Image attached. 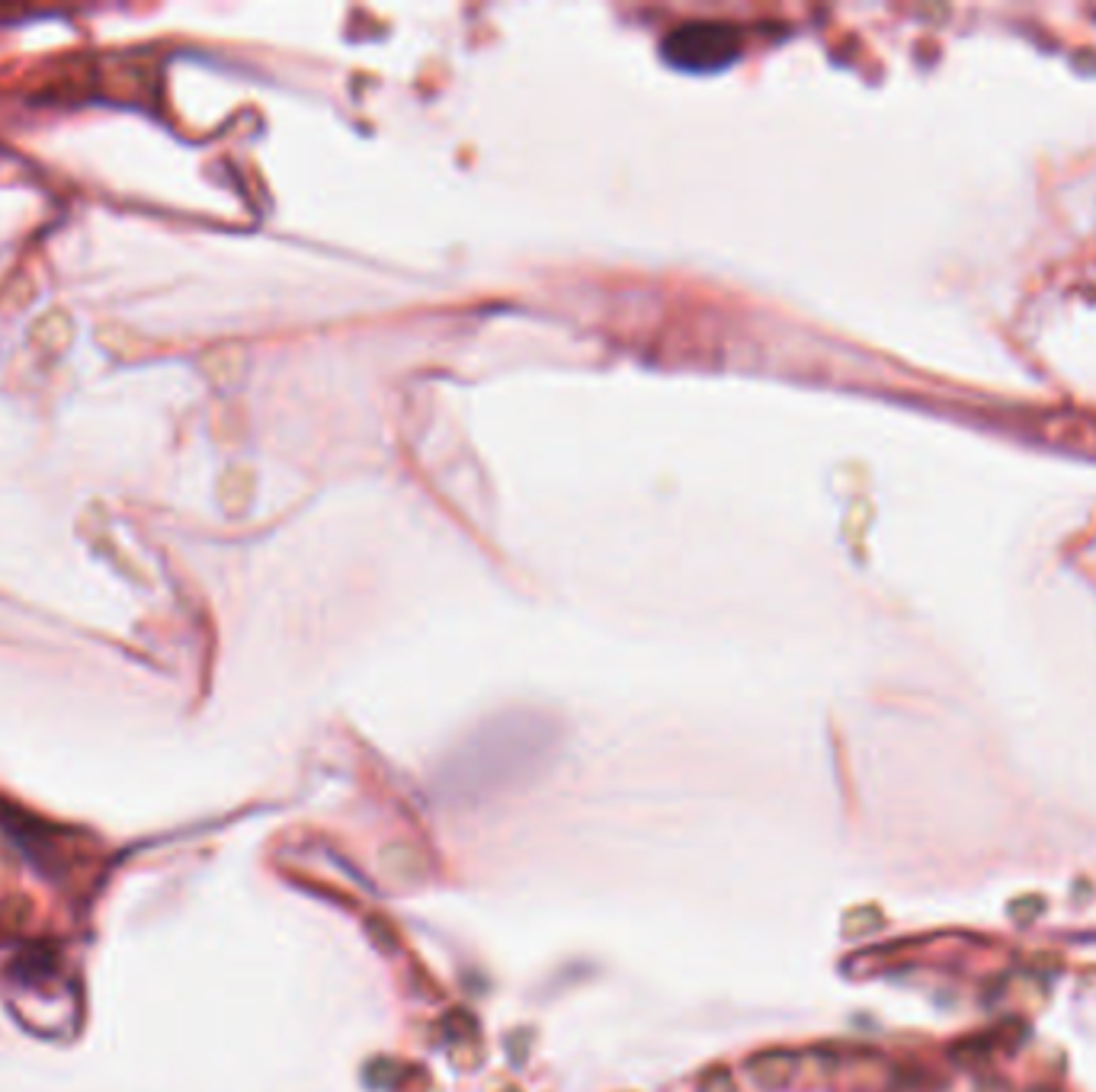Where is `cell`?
Segmentation results:
<instances>
[{"label": "cell", "mask_w": 1096, "mask_h": 1092, "mask_svg": "<svg viewBox=\"0 0 1096 1092\" xmlns=\"http://www.w3.org/2000/svg\"><path fill=\"white\" fill-rule=\"evenodd\" d=\"M798 1070V1058L789 1051H764L747 1060V1073L764 1090H783Z\"/></svg>", "instance_id": "4"}, {"label": "cell", "mask_w": 1096, "mask_h": 1092, "mask_svg": "<svg viewBox=\"0 0 1096 1092\" xmlns=\"http://www.w3.org/2000/svg\"><path fill=\"white\" fill-rule=\"evenodd\" d=\"M500 1092H520L517 1086H507V1090H500Z\"/></svg>", "instance_id": "9"}, {"label": "cell", "mask_w": 1096, "mask_h": 1092, "mask_svg": "<svg viewBox=\"0 0 1096 1092\" xmlns=\"http://www.w3.org/2000/svg\"><path fill=\"white\" fill-rule=\"evenodd\" d=\"M661 52L667 62L680 71L709 74V71L728 67L737 58L741 39L725 23H687V26H677L673 33H667Z\"/></svg>", "instance_id": "2"}, {"label": "cell", "mask_w": 1096, "mask_h": 1092, "mask_svg": "<svg viewBox=\"0 0 1096 1092\" xmlns=\"http://www.w3.org/2000/svg\"><path fill=\"white\" fill-rule=\"evenodd\" d=\"M365 929H369V935H372V942L379 945V949H385V952H392L395 945H398V929L392 927L385 917H375V913H369V920H365Z\"/></svg>", "instance_id": "6"}, {"label": "cell", "mask_w": 1096, "mask_h": 1092, "mask_svg": "<svg viewBox=\"0 0 1096 1092\" xmlns=\"http://www.w3.org/2000/svg\"><path fill=\"white\" fill-rule=\"evenodd\" d=\"M558 750V730L542 715H503L468 734L453 750L439 775L436 794L453 807H478L498 794L523 789Z\"/></svg>", "instance_id": "1"}, {"label": "cell", "mask_w": 1096, "mask_h": 1092, "mask_svg": "<svg viewBox=\"0 0 1096 1092\" xmlns=\"http://www.w3.org/2000/svg\"><path fill=\"white\" fill-rule=\"evenodd\" d=\"M443 1028H446V1035L456 1038V1041H471V1035H475V1016L466 1013V1009H453V1013H446Z\"/></svg>", "instance_id": "7"}, {"label": "cell", "mask_w": 1096, "mask_h": 1092, "mask_svg": "<svg viewBox=\"0 0 1096 1092\" xmlns=\"http://www.w3.org/2000/svg\"><path fill=\"white\" fill-rule=\"evenodd\" d=\"M702 1092H737L734 1080L725 1067H712L705 1077H702Z\"/></svg>", "instance_id": "8"}, {"label": "cell", "mask_w": 1096, "mask_h": 1092, "mask_svg": "<svg viewBox=\"0 0 1096 1092\" xmlns=\"http://www.w3.org/2000/svg\"><path fill=\"white\" fill-rule=\"evenodd\" d=\"M404 1073H407V1067H404V1063H398V1060L382 1058V1060H372V1063L365 1067V1080H369L372 1086H379V1090H389V1086H395Z\"/></svg>", "instance_id": "5"}, {"label": "cell", "mask_w": 1096, "mask_h": 1092, "mask_svg": "<svg viewBox=\"0 0 1096 1092\" xmlns=\"http://www.w3.org/2000/svg\"><path fill=\"white\" fill-rule=\"evenodd\" d=\"M379 868L395 885H417L421 878H427V859L414 843H389L379 853Z\"/></svg>", "instance_id": "3"}]
</instances>
